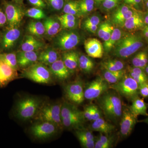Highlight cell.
Listing matches in <instances>:
<instances>
[{
	"mask_svg": "<svg viewBox=\"0 0 148 148\" xmlns=\"http://www.w3.org/2000/svg\"><path fill=\"white\" fill-rule=\"evenodd\" d=\"M98 138L104 144L106 148L112 147L114 141V136H111L110 135H105L103 133H100Z\"/></svg>",
	"mask_w": 148,
	"mask_h": 148,
	"instance_id": "cell-39",
	"label": "cell"
},
{
	"mask_svg": "<svg viewBox=\"0 0 148 148\" xmlns=\"http://www.w3.org/2000/svg\"><path fill=\"white\" fill-rule=\"evenodd\" d=\"M102 66L104 70L111 71H118L123 70L124 64L120 60L110 59L103 62Z\"/></svg>",
	"mask_w": 148,
	"mask_h": 148,
	"instance_id": "cell-31",
	"label": "cell"
},
{
	"mask_svg": "<svg viewBox=\"0 0 148 148\" xmlns=\"http://www.w3.org/2000/svg\"><path fill=\"white\" fill-rule=\"evenodd\" d=\"M45 34L49 37H55L61 30V24L58 18L49 17L45 18L43 22Z\"/></svg>",
	"mask_w": 148,
	"mask_h": 148,
	"instance_id": "cell-25",
	"label": "cell"
},
{
	"mask_svg": "<svg viewBox=\"0 0 148 148\" xmlns=\"http://www.w3.org/2000/svg\"><path fill=\"white\" fill-rule=\"evenodd\" d=\"M145 71L146 73H147V74H148V65L147 64V66H146V67H145Z\"/></svg>",
	"mask_w": 148,
	"mask_h": 148,
	"instance_id": "cell-60",
	"label": "cell"
},
{
	"mask_svg": "<svg viewBox=\"0 0 148 148\" xmlns=\"http://www.w3.org/2000/svg\"><path fill=\"white\" fill-rule=\"evenodd\" d=\"M143 34L148 39V25L143 29Z\"/></svg>",
	"mask_w": 148,
	"mask_h": 148,
	"instance_id": "cell-56",
	"label": "cell"
},
{
	"mask_svg": "<svg viewBox=\"0 0 148 148\" xmlns=\"http://www.w3.org/2000/svg\"><path fill=\"white\" fill-rule=\"evenodd\" d=\"M108 1V0H104V1Z\"/></svg>",
	"mask_w": 148,
	"mask_h": 148,
	"instance_id": "cell-63",
	"label": "cell"
},
{
	"mask_svg": "<svg viewBox=\"0 0 148 148\" xmlns=\"http://www.w3.org/2000/svg\"><path fill=\"white\" fill-rule=\"evenodd\" d=\"M0 45H1V42H0Z\"/></svg>",
	"mask_w": 148,
	"mask_h": 148,
	"instance_id": "cell-64",
	"label": "cell"
},
{
	"mask_svg": "<svg viewBox=\"0 0 148 148\" xmlns=\"http://www.w3.org/2000/svg\"><path fill=\"white\" fill-rule=\"evenodd\" d=\"M59 128L54 123L48 121H38L33 124L30 133L35 139L44 140L53 137L58 132Z\"/></svg>",
	"mask_w": 148,
	"mask_h": 148,
	"instance_id": "cell-9",
	"label": "cell"
},
{
	"mask_svg": "<svg viewBox=\"0 0 148 148\" xmlns=\"http://www.w3.org/2000/svg\"><path fill=\"white\" fill-rule=\"evenodd\" d=\"M146 6H147V8H148V1H146Z\"/></svg>",
	"mask_w": 148,
	"mask_h": 148,
	"instance_id": "cell-61",
	"label": "cell"
},
{
	"mask_svg": "<svg viewBox=\"0 0 148 148\" xmlns=\"http://www.w3.org/2000/svg\"><path fill=\"white\" fill-rule=\"evenodd\" d=\"M130 110L136 117L139 115L147 116V106L143 99L139 97L135 98L132 101V104L129 107Z\"/></svg>",
	"mask_w": 148,
	"mask_h": 148,
	"instance_id": "cell-26",
	"label": "cell"
},
{
	"mask_svg": "<svg viewBox=\"0 0 148 148\" xmlns=\"http://www.w3.org/2000/svg\"><path fill=\"white\" fill-rule=\"evenodd\" d=\"M139 92L143 98L148 97V81L139 86Z\"/></svg>",
	"mask_w": 148,
	"mask_h": 148,
	"instance_id": "cell-45",
	"label": "cell"
},
{
	"mask_svg": "<svg viewBox=\"0 0 148 148\" xmlns=\"http://www.w3.org/2000/svg\"><path fill=\"white\" fill-rule=\"evenodd\" d=\"M98 26H98H89V27H85L84 29L90 33L95 34L98 30Z\"/></svg>",
	"mask_w": 148,
	"mask_h": 148,
	"instance_id": "cell-55",
	"label": "cell"
},
{
	"mask_svg": "<svg viewBox=\"0 0 148 148\" xmlns=\"http://www.w3.org/2000/svg\"><path fill=\"white\" fill-rule=\"evenodd\" d=\"M122 32L119 28H115L109 39L104 42L103 48L107 53L110 52L112 49L114 48L116 42L122 36Z\"/></svg>",
	"mask_w": 148,
	"mask_h": 148,
	"instance_id": "cell-28",
	"label": "cell"
},
{
	"mask_svg": "<svg viewBox=\"0 0 148 148\" xmlns=\"http://www.w3.org/2000/svg\"><path fill=\"white\" fill-rule=\"evenodd\" d=\"M120 0H108L102 3L103 8L107 10H111L116 7L119 3Z\"/></svg>",
	"mask_w": 148,
	"mask_h": 148,
	"instance_id": "cell-43",
	"label": "cell"
},
{
	"mask_svg": "<svg viewBox=\"0 0 148 148\" xmlns=\"http://www.w3.org/2000/svg\"><path fill=\"white\" fill-rule=\"evenodd\" d=\"M125 72L124 70L118 71H111L104 70L103 77L109 84H113L119 81L124 76Z\"/></svg>",
	"mask_w": 148,
	"mask_h": 148,
	"instance_id": "cell-29",
	"label": "cell"
},
{
	"mask_svg": "<svg viewBox=\"0 0 148 148\" xmlns=\"http://www.w3.org/2000/svg\"><path fill=\"white\" fill-rule=\"evenodd\" d=\"M142 51L135 55L132 59V64L134 67L140 68V61L142 57Z\"/></svg>",
	"mask_w": 148,
	"mask_h": 148,
	"instance_id": "cell-50",
	"label": "cell"
},
{
	"mask_svg": "<svg viewBox=\"0 0 148 148\" xmlns=\"http://www.w3.org/2000/svg\"><path fill=\"white\" fill-rule=\"evenodd\" d=\"M94 64L91 58L85 55H81L79 58L78 66L85 73H89L94 68Z\"/></svg>",
	"mask_w": 148,
	"mask_h": 148,
	"instance_id": "cell-30",
	"label": "cell"
},
{
	"mask_svg": "<svg viewBox=\"0 0 148 148\" xmlns=\"http://www.w3.org/2000/svg\"><path fill=\"white\" fill-rule=\"evenodd\" d=\"M21 77L27 79L34 82L42 84H50L53 77L49 68L44 64L38 62L23 69Z\"/></svg>",
	"mask_w": 148,
	"mask_h": 148,
	"instance_id": "cell-5",
	"label": "cell"
},
{
	"mask_svg": "<svg viewBox=\"0 0 148 148\" xmlns=\"http://www.w3.org/2000/svg\"><path fill=\"white\" fill-rule=\"evenodd\" d=\"M142 36L139 34H127L121 37L114 47L113 54L121 58H128L144 45Z\"/></svg>",
	"mask_w": 148,
	"mask_h": 148,
	"instance_id": "cell-3",
	"label": "cell"
},
{
	"mask_svg": "<svg viewBox=\"0 0 148 148\" xmlns=\"http://www.w3.org/2000/svg\"><path fill=\"white\" fill-rule=\"evenodd\" d=\"M45 45L39 40L37 39L32 35L24 36L21 44L22 51H38L44 47Z\"/></svg>",
	"mask_w": 148,
	"mask_h": 148,
	"instance_id": "cell-21",
	"label": "cell"
},
{
	"mask_svg": "<svg viewBox=\"0 0 148 148\" xmlns=\"http://www.w3.org/2000/svg\"><path fill=\"white\" fill-rule=\"evenodd\" d=\"M79 55L76 51L72 50L64 51L62 59L66 67L72 72L78 66Z\"/></svg>",
	"mask_w": 148,
	"mask_h": 148,
	"instance_id": "cell-24",
	"label": "cell"
},
{
	"mask_svg": "<svg viewBox=\"0 0 148 148\" xmlns=\"http://www.w3.org/2000/svg\"><path fill=\"white\" fill-rule=\"evenodd\" d=\"M63 11L64 13L72 14L76 16L81 15L79 5L77 1H69L64 5Z\"/></svg>",
	"mask_w": 148,
	"mask_h": 148,
	"instance_id": "cell-33",
	"label": "cell"
},
{
	"mask_svg": "<svg viewBox=\"0 0 148 148\" xmlns=\"http://www.w3.org/2000/svg\"><path fill=\"white\" fill-rule=\"evenodd\" d=\"M110 25V23L108 21L102 22L99 24L97 32L98 36L100 38L102 39H103L104 35L106 34V32Z\"/></svg>",
	"mask_w": 148,
	"mask_h": 148,
	"instance_id": "cell-40",
	"label": "cell"
},
{
	"mask_svg": "<svg viewBox=\"0 0 148 148\" xmlns=\"http://www.w3.org/2000/svg\"><path fill=\"white\" fill-rule=\"evenodd\" d=\"M4 12L8 29L18 28L25 14L23 10L15 4L6 2L4 4Z\"/></svg>",
	"mask_w": 148,
	"mask_h": 148,
	"instance_id": "cell-12",
	"label": "cell"
},
{
	"mask_svg": "<svg viewBox=\"0 0 148 148\" xmlns=\"http://www.w3.org/2000/svg\"><path fill=\"white\" fill-rule=\"evenodd\" d=\"M64 92L66 98L75 105H80L84 101V88L81 80L77 79L66 85Z\"/></svg>",
	"mask_w": 148,
	"mask_h": 148,
	"instance_id": "cell-11",
	"label": "cell"
},
{
	"mask_svg": "<svg viewBox=\"0 0 148 148\" xmlns=\"http://www.w3.org/2000/svg\"><path fill=\"white\" fill-rule=\"evenodd\" d=\"M145 27L146 24L144 21V16L140 12L136 11L131 17L125 21L123 26L125 29L129 31L143 29Z\"/></svg>",
	"mask_w": 148,
	"mask_h": 148,
	"instance_id": "cell-22",
	"label": "cell"
},
{
	"mask_svg": "<svg viewBox=\"0 0 148 148\" xmlns=\"http://www.w3.org/2000/svg\"><path fill=\"white\" fill-rule=\"evenodd\" d=\"M61 116L63 127L67 129H77L82 127L85 119L83 112L75 105L67 101L62 103Z\"/></svg>",
	"mask_w": 148,
	"mask_h": 148,
	"instance_id": "cell-4",
	"label": "cell"
},
{
	"mask_svg": "<svg viewBox=\"0 0 148 148\" xmlns=\"http://www.w3.org/2000/svg\"><path fill=\"white\" fill-rule=\"evenodd\" d=\"M113 29L112 26L111 24L110 27H109L108 29V30H107V32H106V34L104 35L103 39H102L103 41H104V42L107 41H108L110 37H111V35H112V33L113 31Z\"/></svg>",
	"mask_w": 148,
	"mask_h": 148,
	"instance_id": "cell-53",
	"label": "cell"
},
{
	"mask_svg": "<svg viewBox=\"0 0 148 148\" xmlns=\"http://www.w3.org/2000/svg\"><path fill=\"white\" fill-rule=\"evenodd\" d=\"M98 103L108 119L115 123L121 119L123 108L121 99L116 93L108 90L98 98Z\"/></svg>",
	"mask_w": 148,
	"mask_h": 148,
	"instance_id": "cell-1",
	"label": "cell"
},
{
	"mask_svg": "<svg viewBox=\"0 0 148 148\" xmlns=\"http://www.w3.org/2000/svg\"><path fill=\"white\" fill-rule=\"evenodd\" d=\"M84 48L88 56L93 58H101L104 48L102 44L96 38H88L84 42Z\"/></svg>",
	"mask_w": 148,
	"mask_h": 148,
	"instance_id": "cell-18",
	"label": "cell"
},
{
	"mask_svg": "<svg viewBox=\"0 0 148 148\" xmlns=\"http://www.w3.org/2000/svg\"><path fill=\"white\" fill-rule=\"evenodd\" d=\"M61 23V28L63 29H72L77 27V21H65V20H59Z\"/></svg>",
	"mask_w": 148,
	"mask_h": 148,
	"instance_id": "cell-44",
	"label": "cell"
},
{
	"mask_svg": "<svg viewBox=\"0 0 148 148\" xmlns=\"http://www.w3.org/2000/svg\"><path fill=\"white\" fill-rule=\"evenodd\" d=\"M129 71V75L136 82L138 83V85L142 84L148 81V78L147 76H143L138 75L131 71Z\"/></svg>",
	"mask_w": 148,
	"mask_h": 148,
	"instance_id": "cell-42",
	"label": "cell"
},
{
	"mask_svg": "<svg viewBox=\"0 0 148 148\" xmlns=\"http://www.w3.org/2000/svg\"><path fill=\"white\" fill-rule=\"evenodd\" d=\"M60 58L59 53L55 48L48 47L39 54L38 62L49 66Z\"/></svg>",
	"mask_w": 148,
	"mask_h": 148,
	"instance_id": "cell-20",
	"label": "cell"
},
{
	"mask_svg": "<svg viewBox=\"0 0 148 148\" xmlns=\"http://www.w3.org/2000/svg\"><path fill=\"white\" fill-rule=\"evenodd\" d=\"M148 63V54L146 51H142V57L140 61V68L142 69L145 68Z\"/></svg>",
	"mask_w": 148,
	"mask_h": 148,
	"instance_id": "cell-48",
	"label": "cell"
},
{
	"mask_svg": "<svg viewBox=\"0 0 148 148\" xmlns=\"http://www.w3.org/2000/svg\"><path fill=\"white\" fill-rule=\"evenodd\" d=\"M27 32L34 36L40 38L45 34V29L43 23L39 21H32L27 25Z\"/></svg>",
	"mask_w": 148,
	"mask_h": 148,
	"instance_id": "cell-27",
	"label": "cell"
},
{
	"mask_svg": "<svg viewBox=\"0 0 148 148\" xmlns=\"http://www.w3.org/2000/svg\"><path fill=\"white\" fill-rule=\"evenodd\" d=\"M78 2L81 15L90 13L94 9V0H79Z\"/></svg>",
	"mask_w": 148,
	"mask_h": 148,
	"instance_id": "cell-34",
	"label": "cell"
},
{
	"mask_svg": "<svg viewBox=\"0 0 148 148\" xmlns=\"http://www.w3.org/2000/svg\"><path fill=\"white\" fill-rule=\"evenodd\" d=\"M145 119L141 121L140 122H142L145 123H147L148 125V116Z\"/></svg>",
	"mask_w": 148,
	"mask_h": 148,
	"instance_id": "cell-59",
	"label": "cell"
},
{
	"mask_svg": "<svg viewBox=\"0 0 148 148\" xmlns=\"http://www.w3.org/2000/svg\"><path fill=\"white\" fill-rule=\"evenodd\" d=\"M58 18L59 20H65V21H75L77 20V16L72 15L69 14H66L58 16Z\"/></svg>",
	"mask_w": 148,
	"mask_h": 148,
	"instance_id": "cell-49",
	"label": "cell"
},
{
	"mask_svg": "<svg viewBox=\"0 0 148 148\" xmlns=\"http://www.w3.org/2000/svg\"><path fill=\"white\" fill-rule=\"evenodd\" d=\"M101 22V18L97 15H92L88 17L83 24L84 28L89 26H98Z\"/></svg>",
	"mask_w": 148,
	"mask_h": 148,
	"instance_id": "cell-38",
	"label": "cell"
},
{
	"mask_svg": "<svg viewBox=\"0 0 148 148\" xmlns=\"http://www.w3.org/2000/svg\"><path fill=\"white\" fill-rule=\"evenodd\" d=\"M110 85L104 78L97 77L88 83L84 89L85 99L90 101L98 99L110 89Z\"/></svg>",
	"mask_w": 148,
	"mask_h": 148,
	"instance_id": "cell-10",
	"label": "cell"
},
{
	"mask_svg": "<svg viewBox=\"0 0 148 148\" xmlns=\"http://www.w3.org/2000/svg\"><path fill=\"white\" fill-rule=\"evenodd\" d=\"M43 104L42 100L36 96L20 98L14 108L15 116L23 121L30 120L35 118Z\"/></svg>",
	"mask_w": 148,
	"mask_h": 148,
	"instance_id": "cell-2",
	"label": "cell"
},
{
	"mask_svg": "<svg viewBox=\"0 0 148 148\" xmlns=\"http://www.w3.org/2000/svg\"><path fill=\"white\" fill-rule=\"evenodd\" d=\"M102 114L101 110L97 106L92 105V121L102 117Z\"/></svg>",
	"mask_w": 148,
	"mask_h": 148,
	"instance_id": "cell-46",
	"label": "cell"
},
{
	"mask_svg": "<svg viewBox=\"0 0 148 148\" xmlns=\"http://www.w3.org/2000/svg\"><path fill=\"white\" fill-rule=\"evenodd\" d=\"M120 132L122 137H127L130 135L137 121V117L130 110L129 107H124L120 119Z\"/></svg>",
	"mask_w": 148,
	"mask_h": 148,
	"instance_id": "cell-13",
	"label": "cell"
},
{
	"mask_svg": "<svg viewBox=\"0 0 148 148\" xmlns=\"http://www.w3.org/2000/svg\"><path fill=\"white\" fill-rule=\"evenodd\" d=\"M21 35V30L18 28H9L1 40V49L5 51L12 50L18 42Z\"/></svg>",
	"mask_w": 148,
	"mask_h": 148,
	"instance_id": "cell-14",
	"label": "cell"
},
{
	"mask_svg": "<svg viewBox=\"0 0 148 148\" xmlns=\"http://www.w3.org/2000/svg\"><path fill=\"white\" fill-rule=\"evenodd\" d=\"M123 1L127 5L136 6L141 3L142 0H123Z\"/></svg>",
	"mask_w": 148,
	"mask_h": 148,
	"instance_id": "cell-54",
	"label": "cell"
},
{
	"mask_svg": "<svg viewBox=\"0 0 148 148\" xmlns=\"http://www.w3.org/2000/svg\"><path fill=\"white\" fill-rule=\"evenodd\" d=\"M136 11L130 9L129 10L127 11V12H125L124 14L122 15L121 16L118 18L115 21L113 24L119 27H123L125 22V21L128 19V18L131 17L132 15L134 14Z\"/></svg>",
	"mask_w": 148,
	"mask_h": 148,
	"instance_id": "cell-37",
	"label": "cell"
},
{
	"mask_svg": "<svg viewBox=\"0 0 148 148\" xmlns=\"http://www.w3.org/2000/svg\"><path fill=\"white\" fill-rule=\"evenodd\" d=\"M130 9L131 8L127 4L122 5L120 6L113 14L112 17V20L113 23Z\"/></svg>",
	"mask_w": 148,
	"mask_h": 148,
	"instance_id": "cell-36",
	"label": "cell"
},
{
	"mask_svg": "<svg viewBox=\"0 0 148 148\" xmlns=\"http://www.w3.org/2000/svg\"><path fill=\"white\" fill-rule=\"evenodd\" d=\"M7 24V19L5 12L0 9V27L5 26Z\"/></svg>",
	"mask_w": 148,
	"mask_h": 148,
	"instance_id": "cell-52",
	"label": "cell"
},
{
	"mask_svg": "<svg viewBox=\"0 0 148 148\" xmlns=\"http://www.w3.org/2000/svg\"><path fill=\"white\" fill-rule=\"evenodd\" d=\"M103 1L104 0H94L95 3H97V4H101V3H103Z\"/></svg>",
	"mask_w": 148,
	"mask_h": 148,
	"instance_id": "cell-58",
	"label": "cell"
},
{
	"mask_svg": "<svg viewBox=\"0 0 148 148\" xmlns=\"http://www.w3.org/2000/svg\"><path fill=\"white\" fill-rule=\"evenodd\" d=\"M29 3L32 4V5L35 6L36 7L39 8H45L46 5L42 0H28Z\"/></svg>",
	"mask_w": 148,
	"mask_h": 148,
	"instance_id": "cell-51",
	"label": "cell"
},
{
	"mask_svg": "<svg viewBox=\"0 0 148 148\" xmlns=\"http://www.w3.org/2000/svg\"><path fill=\"white\" fill-rule=\"evenodd\" d=\"M25 14L28 17L36 19H41L46 18L44 12L42 8H33L29 9Z\"/></svg>",
	"mask_w": 148,
	"mask_h": 148,
	"instance_id": "cell-35",
	"label": "cell"
},
{
	"mask_svg": "<svg viewBox=\"0 0 148 148\" xmlns=\"http://www.w3.org/2000/svg\"><path fill=\"white\" fill-rule=\"evenodd\" d=\"M76 130V136L82 147L94 148L95 138L91 131L82 127Z\"/></svg>",
	"mask_w": 148,
	"mask_h": 148,
	"instance_id": "cell-19",
	"label": "cell"
},
{
	"mask_svg": "<svg viewBox=\"0 0 148 148\" xmlns=\"http://www.w3.org/2000/svg\"><path fill=\"white\" fill-rule=\"evenodd\" d=\"M49 69L53 77L61 81L69 79L72 73L66 67L61 58H59L51 65Z\"/></svg>",
	"mask_w": 148,
	"mask_h": 148,
	"instance_id": "cell-17",
	"label": "cell"
},
{
	"mask_svg": "<svg viewBox=\"0 0 148 148\" xmlns=\"http://www.w3.org/2000/svg\"><path fill=\"white\" fill-rule=\"evenodd\" d=\"M91 131H96L105 135H110L115 130V126L102 117L92 121L90 125Z\"/></svg>",
	"mask_w": 148,
	"mask_h": 148,
	"instance_id": "cell-23",
	"label": "cell"
},
{
	"mask_svg": "<svg viewBox=\"0 0 148 148\" xmlns=\"http://www.w3.org/2000/svg\"><path fill=\"white\" fill-rule=\"evenodd\" d=\"M110 89L132 101L138 97L139 94V85L129 74H125L119 82L110 85Z\"/></svg>",
	"mask_w": 148,
	"mask_h": 148,
	"instance_id": "cell-8",
	"label": "cell"
},
{
	"mask_svg": "<svg viewBox=\"0 0 148 148\" xmlns=\"http://www.w3.org/2000/svg\"><path fill=\"white\" fill-rule=\"evenodd\" d=\"M0 58L12 69L18 71L19 68L17 64L16 53L9 52L0 53Z\"/></svg>",
	"mask_w": 148,
	"mask_h": 148,
	"instance_id": "cell-32",
	"label": "cell"
},
{
	"mask_svg": "<svg viewBox=\"0 0 148 148\" xmlns=\"http://www.w3.org/2000/svg\"><path fill=\"white\" fill-rule=\"evenodd\" d=\"M39 54L37 51H18L16 58L19 68L26 69L38 62Z\"/></svg>",
	"mask_w": 148,
	"mask_h": 148,
	"instance_id": "cell-16",
	"label": "cell"
},
{
	"mask_svg": "<svg viewBox=\"0 0 148 148\" xmlns=\"http://www.w3.org/2000/svg\"><path fill=\"white\" fill-rule=\"evenodd\" d=\"M144 19L145 24L148 25V11L146 12L145 16H144Z\"/></svg>",
	"mask_w": 148,
	"mask_h": 148,
	"instance_id": "cell-57",
	"label": "cell"
},
{
	"mask_svg": "<svg viewBox=\"0 0 148 148\" xmlns=\"http://www.w3.org/2000/svg\"><path fill=\"white\" fill-rule=\"evenodd\" d=\"M51 7L56 11L61 10L64 8V0H47Z\"/></svg>",
	"mask_w": 148,
	"mask_h": 148,
	"instance_id": "cell-41",
	"label": "cell"
},
{
	"mask_svg": "<svg viewBox=\"0 0 148 148\" xmlns=\"http://www.w3.org/2000/svg\"><path fill=\"white\" fill-rule=\"evenodd\" d=\"M62 103L43 104L35 119L38 121H48L54 123L59 129L63 128L61 122V113Z\"/></svg>",
	"mask_w": 148,
	"mask_h": 148,
	"instance_id": "cell-7",
	"label": "cell"
},
{
	"mask_svg": "<svg viewBox=\"0 0 148 148\" xmlns=\"http://www.w3.org/2000/svg\"><path fill=\"white\" fill-rule=\"evenodd\" d=\"M18 77L17 71L12 68L0 58V88L5 87Z\"/></svg>",
	"mask_w": 148,
	"mask_h": 148,
	"instance_id": "cell-15",
	"label": "cell"
},
{
	"mask_svg": "<svg viewBox=\"0 0 148 148\" xmlns=\"http://www.w3.org/2000/svg\"><path fill=\"white\" fill-rule=\"evenodd\" d=\"M83 112L85 119L89 121H92V105L85 107L84 110Z\"/></svg>",
	"mask_w": 148,
	"mask_h": 148,
	"instance_id": "cell-47",
	"label": "cell"
},
{
	"mask_svg": "<svg viewBox=\"0 0 148 148\" xmlns=\"http://www.w3.org/2000/svg\"><path fill=\"white\" fill-rule=\"evenodd\" d=\"M81 40V37L77 31L64 29L54 37L53 45L56 49L65 51L72 50L78 45Z\"/></svg>",
	"mask_w": 148,
	"mask_h": 148,
	"instance_id": "cell-6",
	"label": "cell"
},
{
	"mask_svg": "<svg viewBox=\"0 0 148 148\" xmlns=\"http://www.w3.org/2000/svg\"><path fill=\"white\" fill-rule=\"evenodd\" d=\"M142 1H148V0H142Z\"/></svg>",
	"mask_w": 148,
	"mask_h": 148,
	"instance_id": "cell-62",
	"label": "cell"
}]
</instances>
